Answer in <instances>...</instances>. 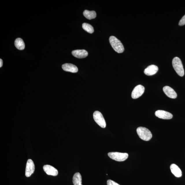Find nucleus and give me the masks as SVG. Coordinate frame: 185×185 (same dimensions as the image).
Wrapping results in <instances>:
<instances>
[{
	"mask_svg": "<svg viewBox=\"0 0 185 185\" xmlns=\"http://www.w3.org/2000/svg\"><path fill=\"white\" fill-rule=\"evenodd\" d=\"M109 41L113 49L118 53H123L124 51V47L121 41L115 36H111Z\"/></svg>",
	"mask_w": 185,
	"mask_h": 185,
	"instance_id": "obj_1",
	"label": "nucleus"
},
{
	"mask_svg": "<svg viewBox=\"0 0 185 185\" xmlns=\"http://www.w3.org/2000/svg\"><path fill=\"white\" fill-rule=\"evenodd\" d=\"M136 132L139 137L145 141H149L152 137V135L149 129L145 127H139L136 130Z\"/></svg>",
	"mask_w": 185,
	"mask_h": 185,
	"instance_id": "obj_2",
	"label": "nucleus"
},
{
	"mask_svg": "<svg viewBox=\"0 0 185 185\" xmlns=\"http://www.w3.org/2000/svg\"><path fill=\"white\" fill-rule=\"evenodd\" d=\"M172 64L174 69L178 75L181 77L184 75V71L182 62L178 57H175L172 61Z\"/></svg>",
	"mask_w": 185,
	"mask_h": 185,
	"instance_id": "obj_3",
	"label": "nucleus"
},
{
	"mask_svg": "<svg viewBox=\"0 0 185 185\" xmlns=\"http://www.w3.org/2000/svg\"><path fill=\"white\" fill-rule=\"evenodd\" d=\"M108 156L112 160L118 162H123L128 158L129 155L127 153H122L117 152H110L108 153Z\"/></svg>",
	"mask_w": 185,
	"mask_h": 185,
	"instance_id": "obj_4",
	"label": "nucleus"
},
{
	"mask_svg": "<svg viewBox=\"0 0 185 185\" xmlns=\"http://www.w3.org/2000/svg\"><path fill=\"white\" fill-rule=\"evenodd\" d=\"M93 118L96 123L102 128H104L106 127V121L101 112L98 111L94 112Z\"/></svg>",
	"mask_w": 185,
	"mask_h": 185,
	"instance_id": "obj_5",
	"label": "nucleus"
},
{
	"mask_svg": "<svg viewBox=\"0 0 185 185\" xmlns=\"http://www.w3.org/2000/svg\"><path fill=\"white\" fill-rule=\"evenodd\" d=\"M145 90V88L141 85H139L135 87L133 90L131 97L133 99H137L142 95Z\"/></svg>",
	"mask_w": 185,
	"mask_h": 185,
	"instance_id": "obj_6",
	"label": "nucleus"
},
{
	"mask_svg": "<svg viewBox=\"0 0 185 185\" xmlns=\"http://www.w3.org/2000/svg\"><path fill=\"white\" fill-rule=\"evenodd\" d=\"M35 171V165L34 162L31 159L27 160L26 166L25 175L26 177H29L34 173Z\"/></svg>",
	"mask_w": 185,
	"mask_h": 185,
	"instance_id": "obj_7",
	"label": "nucleus"
},
{
	"mask_svg": "<svg viewBox=\"0 0 185 185\" xmlns=\"http://www.w3.org/2000/svg\"><path fill=\"white\" fill-rule=\"evenodd\" d=\"M155 115L157 117L164 119H171L173 117V115L171 113L162 110L156 111Z\"/></svg>",
	"mask_w": 185,
	"mask_h": 185,
	"instance_id": "obj_8",
	"label": "nucleus"
},
{
	"mask_svg": "<svg viewBox=\"0 0 185 185\" xmlns=\"http://www.w3.org/2000/svg\"><path fill=\"white\" fill-rule=\"evenodd\" d=\"M163 90L166 95L171 99H175L177 97V94L174 90L169 86H164Z\"/></svg>",
	"mask_w": 185,
	"mask_h": 185,
	"instance_id": "obj_9",
	"label": "nucleus"
},
{
	"mask_svg": "<svg viewBox=\"0 0 185 185\" xmlns=\"http://www.w3.org/2000/svg\"><path fill=\"white\" fill-rule=\"evenodd\" d=\"M43 169L44 171L48 175L56 176L58 175V171L52 166L45 165L43 166Z\"/></svg>",
	"mask_w": 185,
	"mask_h": 185,
	"instance_id": "obj_10",
	"label": "nucleus"
},
{
	"mask_svg": "<svg viewBox=\"0 0 185 185\" xmlns=\"http://www.w3.org/2000/svg\"><path fill=\"white\" fill-rule=\"evenodd\" d=\"M158 66L155 65H151L148 66L144 70V73L146 75L151 76L154 75L158 71Z\"/></svg>",
	"mask_w": 185,
	"mask_h": 185,
	"instance_id": "obj_11",
	"label": "nucleus"
},
{
	"mask_svg": "<svg viewBox=\"0 0 185 185\" xmlns=\"http://www.w3.org/2000/svg\"><path fill=\"white\" fill-rule=\"evenodd\" d=\"M72 53L74 56L78 58H86L88 55V52L84 49L73 51H72Z\"/></svg>",
	"mask_w": 185,
	"mask_h": 185,
	"instance_id": "obj_12",
	"label": "nucleus"
},
{
	"mask_svg": "<svg viewBox=\"0 0 185 185\" xmlns=\"http://www.w3.org/2000/svg\"><path fill=\"white\" fill-rule=\"evenodd\" d=\"M62 68L64 71L71 72L72 73H76L78 71L77 66L71 64H65L62 65Z\"/></svg>",
	"mask_w": 185,
	"mask_h": 185,
	"instance_id": "obj_13",
	"label": "nucleus"
},
{
	"mask_svg": "<svg viewBox=\"0 0 185 185\" xmlns=\"http://www.w3.org/2000/svg\"><path fill=\"white\" fill-rule=\"evenodd\" d=\"M172 173L175 177H179L182 176V171L179 166L175 164H172L170 166Z\"/></svg>",
	"mask_w": 185,
	"mask_h": 185,
	"instance_id": "obj_14",
	"label": "nucleus"
},
{
	"mask_svg": "<svg viewBox=\"0 0 185 185\" xmlns=\"http://www.w3.org/2000/svg\"><path fill=\"white\" fill-rule=\"evenodd\" d=\"M14 45L16 47L20 50H23L25 47V42L21 38L16 39L14 42Z\"/></svg>",
	"mask_w": 185,
	"mask_h": 185,
	"instance_id": "obj_15",
	"label": "nucleus"
},
{
	"mask_svg": "<svg viewBox=\"0 0 185 185\" xmlns=\"http://www.w3.org/2000/svg\"><path fill=\"white\" fill-rule=\"evenodd\" d=\"M83 15L85 17L89 20L95 18L97 16V14L94 11L85 10L83 12Z\"/></svg>",
	"mask_w": 185,
	"mask_h": 185,
	"instance_id": "obj_16",
	"label": "nucleus"
},
{
	"mask_svg": "<svg viewBox=\"0 0 185 185\" xmlns=\"http://www.w3.org/2000/svg\"><path fill=\"white\" fill-rule=\"evenodd\" d=\"M73 181L74 185H79L82 184V177L80 173H77L74 175Z\"/></svg>",
	"mask_w": 185,
	"mask_h": 185,
	"instance_id": "obj_17",
	"label": "nucleus"
},
{
	"mask_svg": "<svg viewBox=\"0 0 185 185\" xmlns=\"http://www.w3.org/2000/svg\"><path fill=\"white\" fill-rule=\"evenodd\" d=\"M82 28L86 32L92 34L94 32V29L93 27L89 24L87 23H83L82 24Z\"/></svg>",
	"mask_w": 185,
	"mask_h": 185,
	"instance_id": "obj_18",
	"label": "nucleus"
},
{
	"mask_svg": "<svg viewBox=\"0 0 185 185\" xmlns=\"http://www.w3.org/2000/svg\"><path fill=\"white\" fill-rule=\"evenodd\" d=\"M185 25V15L180 20V21L179 22V25L181 26H183Z\"/></svg>",
	"mask_w": 185,
	"mask_h": 185,
	"instance_id": "obj_19",
	"label": "nucleus"
},
{
	"mask_svg": "<svg viewBox=\"0 0 185 185\" xmlns=\"http://www.w3.org/2000/svg\"><path fill=\"white\" fill-rule=\"evenodd\" d=\"M107 185H120L119 184H117L114 181L109 180L107 181Z\"/></svg>",
	"mask_w": 185,
	"mask_h": 185,
	"instance_id": "obj_20",
	"label": "nucleus"
},
{
	"mask_svg": "<svg viewBox=\"0 0 185 185\" xmlns=\"http://www.w3.org/2000/svg\"><path fill=\"white\" fill-rule=\"evenodd\" d=\"M3 65V61L1 59L0 60V67H1Z\"/></svg>",
	"mask_w": 185,
	"mask_h": 185,
	"instance_id": "obj_21",
	"label": "nucleus"
},
{
	"mask_svg": "<svg viewBox=\"0 0 185 185\" xmlns=\"http://www.w3.org/2000/svg\"><path fill=\"white\" fill-rule=\"evenodd\" d=\"M82 185V184H80V185Z\"/></svg>",
	"mask_w": 185,
	"mask_h": 185,
	"instance_id": "obj_22",
	"label": "nucleus"
}]
</instances>
